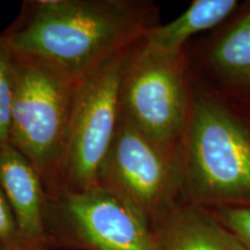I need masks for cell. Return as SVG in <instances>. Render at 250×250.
Segmentation results:
<instances>
[{"label": "cell", "mask_w": 250, "mask_h": 250, "mask_svg": "<svg viewBox=\"0 0 250 250\" xmlns=\"http://www.w3.org/2000/svg\"><path fill=\"white\" fill-rule=\"evenodd\" d=\"M158 24L147 0H28L0 39L78 81Z\"/></svg>", "instance_id": "6da1fadb"}, {"label": "cell", "mask_w": 250, "mask_h": 250, "mask_svg": "<svg viewBox=\"0 0 250 250\" xmlns=\"http://www.w3.org/2000/svg\"><path fill=\"white\" fill-rule=\"evenodd\" d=\"M0 187L24 239L45 245L44 214L48 192L36 167L13 146L0 147Z\"/></svg>", "instance_id": "30bf717a"}, {"label": "cell", "mask_w": 250, "mask_h": 250, "mask_svg": "<svg viewBox=\"0 0 250 250\" xmlns=\"http://www.w3.org/2000/svg\"><path fill=\"white\" fill-rule=\"evenodd\" d=\"M95 187L121 198L152 228L182 201L181 152L156 145L121 116L96 174Z\"/></svg>", "instance_id": "8992f818"}, {"label": "cell", "mask_w": 250, "mask_h": 250, "mask_svg": "<svg viewBox=\"0 0 250 250\" xmlns=\"http://www.w3.org/2000/svg\"><path fill=\"white\" fill-rule=\"evenodd\" d=\"M192 74L186 50L165 51L145 36L134 46L121 86V116L156 145L181 152Z\"/></svg>", "instance_id": "277c9868"}, {"label": "cell", "mask_w": 250, "mask_h": 250, "mask_svg": "<svg viewBox=\"0 0 250 250\" xmlns=\"http://www.w3.org/2000/svg\"><path fill=\"white\" fill-rule=\"evenodd\" d=\"M76 88L77 81L57 67L13 52L8 144L35 166L48 195L66 146Z\"/></svg>", "instance_id": "3957f363"}, {"label": "cell", "mask_w": 250, "mask_h": 250, "mask_svg": "<svg viewBox=\"0 0 250 250\" xmlns=\"http://www.w3.org/2000/svg\"><path fill=\"white\" fill-rule=\"evenodd\" d=\"M239 6L237 0H195L179 18L149 30L145 40L165 51H184L192 36L220 27Z\"/></svg>", "instance_id": "8fae6325"}, {"label": "cell", "mask_w": 250, "mask_h": 250, "mask_svg": "<svg viewBox=\"0 0 250 250\" xmlns=\"http://www.w3.org/2000/svg\"><path fill=\"white\" fill-rule=\"evenodd\" d=\"M23 239L19 230L15 215L0 187V245Z\"/></svg>", "instance_id": "5bb4252c"}, {"label": "cell", "mask_w": 250, "mask_h": 250, "mask_svg": "<svg viewBox=\"0 0 250 250\" xmlns=\"http://www.w3.org/2000/svg\"><path fill=\"white\" fill-rule=\"evenodd\" d=\"M160 250H248L211 208L181 201L152 226Z\"/></svg>", "instance_id": "9c48e42d"}, {"label": "cell", "mask_w": 250, "mask_h": 250, "mask_svg": "<svg viewBox=\"0 0 250 250\" xmlns=\"http://www.w3.org/2000/svg\"><path fill=\"white\" fill-rule=\"evenodd\" d=\"M181 156L182 201L250 208V118L193 78Z\"/></svg>", "instance_id": "7a4b0ae2"}, {"label": "cell", "mask_w": 250, "mask_h": 250, "mask_svg": "<svg viewBox=\"0 0 250 250\" xmlns=\"http://www.w3.org/2000/svg\"><path fill=\"white\" fill-rule=\"evenodd\" d=\"M211 210L250 250V208H218Z\"/></svg>", "instance_id": "4fadbf2b"}, {"label": "cell", "mask_w": 250, "mask_h": 250, "mask_svg": "<svg viewBox=\"0 0 250 250\" xmlns=\"http://www.w3.org/2000/svg\"><path fill=\"white\" fill-rule=\"evenodd\" d=\"M48 246L30 241V240L24 239V237L15 242L0 245V250H48Z\"/></svg>", "instance_id": "9a60e30c"}, {"label": "cell", "mask_w": 250, "mask_h": 250, "mask_svg": "<svg viewBox=\"0 0 250 250\" xmlns=\"http://www.w3.org/2000/svg\"><path fill=\"white\" fill-rule=\"evenodd\" d=\"M196 62L201 85L250 118V1L203 41Z\"/></svg>", "instance_id": "ba28073f"}, {"label": "cell", "mask_w": 250, "mask_h": 250, "mask_svg": "<svg viewBox=\"0 0 250 250\" xmlns=\"http://www.w3.org/2000/svg\"><path fill=\"white\" fill-rule=\"evenodd\" d=\"M137 43L77 81L66 146L49 195L95 187L96 174L120 122L122 81Z\"/></svg>", "instance_id": "5b68a950"}, {"label": "cell", "mask_w": 250, "mask_h": 250, "mask_svg": "<svg viewBox=\"0 0 250 250\" xmlns=\"http://www.w3.org/2000/svg\"><path fill=\"white\" fill-rule=\"evenodd\" d=\"M13 94V51L0 39V147L8 144Z\"/></svg>", "instance_id": "7c38bea8"}, {"label": "cell", "mask_w": 250, "mask_h": 250, "mask_svg": "<svg viewBox=\"0 0 250 250\" xmlns=\"http://www.w3.org/2000/svg\"><path fill=\"white\" fill-rule=\"evenodd\" d=\"M44 240L48 247L66 250H160L151 226L100 187L49 195Z\"/></svg>", "instance_id": "52a82bcc"}]
</instances>
